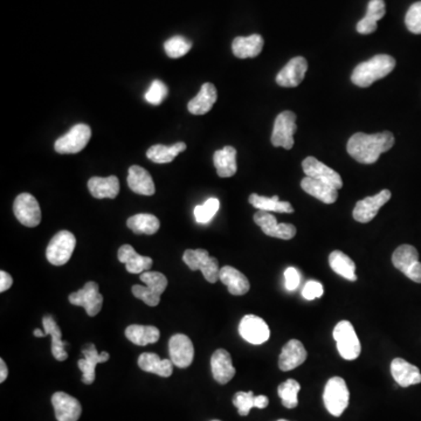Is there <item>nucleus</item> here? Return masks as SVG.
I'll return each mask as SVG.
<instances>
[{"label": "nucleus", "mask_w": 421, "mask_h": 421, "mask_svg": "<svg viewBox=\"0 0 421 421\" xmlns=\"http://www.w3.org/2000/svg\"><path fill=\"white\" fill-rule=\"evenodd\" d=\"M296 115L293 111H282L277 115L274 123L273 134L270 137L274 146H282L290 150L294 146V135L296 132Z\"/></svg>", "instance_id": "1a4fd4ad"}, {"label": "nucleus", "mask_w": 421, "mask_h": 421, "mask_svg": "<svg viewBox=\"0 0 421 421\" xmlns=\"http://www.w3.org/2000/svg\"><path fill=\"white\" fill-rule=\"evenodd\" d=\"M284 279H286V288L290 291H293V290L296 289L297 287L300 286V274H299V270L294 268V267L287 268L286 272H284Z\"/></svg>", "instance_id": "de8ad7c7"}, {"label": "nucleus", "mask_w": 421, "mask_h": 421, "mask_svg": "<svg viewBox=\"0 0 421 421\" xmlns=\"http://www.w3.org/2000/svg\"><path fill=\"white\" fill-rule=\"evenodd\" d=\"M166 96H168V87L165 86V83H163L159 80H155L151 83V86L144 95L145 100L148 101L149 103L153 104V106H158V104L162 103L163 101L165 100Z\"/></svg>", "instance_id": "37998d69"}, {"label": "nucleus", "mask_w": 421, "mask_h": 421, "mask_svg": "<svg viewBox=\"0 0 421 421\" xmlns=\"http://www.w3.org/2000/svg\"><path fill=\"white\" fill-rule=\"evenodd\" d=\"M125 336L136 346H145L158 342L161 332L158 328L152 325H132L125 329Z\"/></svg>", "instance_id": "f704fd0d"}, {"label": "nucleus", "mask_w": 421, "mask_h": 421, "mask_svg": "<svg viewBox=\"0 0 421 421\" xmlns=\"http://www.w3.org/2000/svg\"><path fill=\"white\" fill-rule=\"evenodd\" d=\"M391 196L392 194H391L390 190H383L380 191L379 194H377L376 196L359 201L356 204L353 212H352L353 219L358 221V222H362V224L370 222L373 218L376 217L380 208H383L384 205L390 201Z\"/></svg>", "instance_id": "2eb2a0df"}, {"label": "nucleus", "mask_w": 421, "mask_h": 421, "mask_svg": "<svg viewBox=\"0 0 421 421\" xmlns=\"http://www.w3.org/2000/svg\"><path fill=\"white\" fill-rule=\"evenodd\" d=\"M220 208V201L217 198H210L203 205H198L194 208V218L198 224H208Z\"/></svg>", "instance_id": "79ce46f5"}, {"label": "nucleus", "mask_w": 421, "mask_h": 421, "mask_svg": "<svg viewBox=\"0 0 421 421\" xmlns=\"http://www.w3.org/2000/svg\"><path fill=\"white\" fill-rule=\"evenodd\" d=\"M34 336L35 337H39V339H42V337H45L46 332H42V330H39V329H35Z\"/></svg>", "instance_id": "603ef678"}, {"label": "nucleus", "mask_w": 421, "mask_h": 421, "mask_svg": "<svg viewBox=\"0 0 421 421\" xmlns=\"http://www.w3.org/2000/svg\"><path fill=\"white\" fill-rule=\"evenodd\" d=\"M13 212L19 222L27 227H37L42 221L38 201L30 194H21L15 198Z\"/></svg>", "instance_id": "f8f14e48"}, {"label": "nucleus", "mask_w": 421, "mask_h": 421, "mask_svg": "<svg viewBox=\"0 0 421 421\" xmlns=\"http://www.w3.org/2000/svg\"><path fill=\"white\" fill-rule=\"evenodd\" d=\"M169 353L173 365L180 369H187L194 362V348L192 341L183 334L173 335L170 339Z\"/></svg>", "instance_id": "dca6fc26"}, {"label": "nucleus", "mask_w": 421, "mask_h": 421, "mask_svg": "<svg viewBox=\"0 0 421 421\" xmlns=\"http://www.w3.org/2000/svg\"><path fill=\"white\" fill-rule=\"evenodd\" d=\"M394 144L392 132H384L375 135L357 132L350 137L346 150L352 158L362 164H373L383 152L390 150Z\"/></svg>", "instance_id": "f257e3e1"}, {"label": "nucleus", "mask_w": 421, "mask_h": 421, "mask_svg": "<svg viewBox=\"0 0 421 421\" xmlns=\"http://www.w3.org/2000/svg\"><path fill=\"white\" fill-rule=\"evenodd\" d=\"M128 185L135 194L142 196H152L156 192L151 175L139 165H132L129 169Z\"/></svg>", "instance_id": "cd10ccee"}, {"label": "nucleus", "mask_w": 421, "mask_h": 421, "mask_svg": "<svg viewBox=\"0 0 421 421\" xmlns=\"http://www.w3.org/2000/svg\"><path fill=\"white\" fill-rule=\"evenodd\" d=\"M191 47H192V42L180 35L172 37L164 44L166 54L172 59H178V58L185 56L187 53H189Z\"/></svg>", "instance_id": "a19ab883"}, {"label": "nucleus", "mask_w": 421, "mask_h": 421, "mask_svg": "<svg viewBox=\"0 0 421 421\" xmlns=\"http://www.w3.org/2000/svg\"><path fill=\"white\" fill-rule=\"evenodd\" d=\"M302 168H303L306 176L325 182V183L332 185L337 190L342 189L343 180L339 173L330 169L329 166L325 165L323 163L320 162L315 157H307L304 159L303 163H302Z\"/></svg>", "instance_id": "f3484780"}, {"label": "nucleus", "mask_w": 421, "mask_h": 421, "mask_svg": "<svg viewBox=\"0 0 421 421\" xmlns=\"http://www.w3.org/2000/svg\"><path fill=\"white\" fill-rule=\"evenodd\" d=\"M118 256L120 263H125L129 273H144L152 267L151 258L139 256L130 245L122 246L121 249H118Z\"/></svg>", "instance_id": "b1692460"}, {"label": "nucleus", "mask_w": 421, "mask_h": 421, "mask_svg": "<svg viewBox=\"0 0 421 421\" xmlns=\"http://www.w3.org/2000/svg\"><path fill=\"white\" fill-rule=\"evenodd\" d=\"M76 239L70 231H60L53 237L46 249V258L53 266H63L70 261L75 249Z\"/></svg>", "instance_id": "0eeeda50"}, {"label": "nucleus", "mask_w": 421, "mask_h": 421, "mask_svg": "<svg viewBox=\"0 0 421 421\" xmlns=\"http://www.w3.org/2000/svg\"><path fill=\"white\" fill-rule=\"evenodd\" d=\"M263 49V39L260 34L238 37L232 42V51L239 59L256 58Z\"/></svg>", "instance_id": "bb28decb"}, {"label": "nucleus", "mask_w": 421, "mask_h": 421, "mask_svg": "<svg viewBox=\"0 0 421 421\" xmlns=\"http://www.w3.org/2000/svg\"><path fill=\"white\" fill-rule=\"evenodd\" d=\"M90 137H92V129L89 125H82V123L76 125L67 132L66 135L56 139L54 149L61 155L77 153L86 148Z\"/></svg>", "instance_id": "9d476101"}, {"label": "nucleus", "mask_w": 421, "mask_h": 421, "mask_svg": "<svg viewBox=\"0 0 421 421\" xmlns=\"http://www.w3.org/2000/svg\"><path fill=\"white\" fill-rule=\"evenodd\" d=\"M405 24L408 31L415 34H421V1H417L408 8Z\"/></svg>", "instance_id": "c03bdc74"}, {"label": "nucleus", "mask_w": 421, "mask_h": 421, "mask_svg": "<svg viewBox=\"0 0 421 421\" xmlns=\"http://www.w3.org/2000/svg\"><path fill=\"white\" fill-rule=\"evenodd\" d=\"M142 282L145 283V287L135 284L132 287L134 296L143 301L150 307H156L161 302V295L168 287V279L165 275L159 272H144L141 274Z\"/></svg>", "instance_id": "7ed1b4c3"}, {"label": "nucleus", "mask_w": 421, "mask_h": 421, "mask_svg": "<svg viewBox=\"0 0 421 421\" xmlns=\"http://www.w3.org/2000/svg\"><path fill=\"white\" fill-rule=\"evenodd\" d=\"M88 190L96 199H114L120 194V182L116 176H109L107 178L93 177L88 182Z\"/></svg>", "instance_id": "c85d7f7f"}, {"label": "nucleus", "mask_w": 421, "mask_h": 421, "mask_svg": "<svg viewBox=\"0 0 421 421\" xmlns=\"http://www.w3.org/2000/svg\"><path fill=\"white\" fill-rule=\"evenodd\" d=\"M219 280L224 283L225 286H227L230 294L235 296L245 295L251 288L249 279L241 272L235 270L234 267H222L219 273Z\"/></svg>", "instance_id": "a878e982"}, {"label": "nucleus", "mask_w": 421, "mask_h": 421, "mask_svg": "<svg viewBox=\"0 0 421 421\" xmlns=\"http://www.w3.org/2000/svg\"><path fill=\"white\" fill-rule=\"evenodd\" d=\"M213 163L217 169L218 176L221 178H230L237 172V150L233 146L225 148L214 152Z\"/></svg>", "instance_id": "473e14b6"}, {"label": "nucleus", "mask_w": 421, "mask_h": 421, "mask_svg": "<svg viewBox=\"0 0 421 421\" xmlns=\"http://www.w3.org/2000/svg\"><path fill=\"white\" fill-rule=\"evenodd\" d=\"M396 67V60L387 54L373 56L372 59L365 63H359L351 74L352 83L356 86L366 88L377 80L383 79L389 75Z\"/></svg>", "instance_id": "f03ea898"}, {"label": "nucleus", "mask_w": 421, "mask_h": 421, "mask_svg": "<svg viewBox=\"0 0 421 421\" xmlns=\"http://www.w3.org/2000/svg\"><path fill=\"white\" fill-rule=\"evenodd\" d=\"M42 325L45 329L46 335H51L52 337V353L54 358L59 362H63L68 358L66 348L68 343L63 342V332L60 330L59 325H56L52 316H45L42 318Z\"/></svg>", "instance_id": "72a5a7b5"}, {"label": "nucleus", "mask_w": 421, "mask_h": 421, "mask_svg": "<svg viewBox=\"0 0 421 421\" xmlns=\"http://www.w3.org/2000/svg\"><path fill=\"white\" fill-rule=\"evenodd\" d=\"M215 101H217L215 87L212 83H204L197 96L192 99L187 104V109L191 114L194 115L208 114L215 103Z\"/></svg>", "instance_id": "7c9ffc66"}, {"label": "nucleus", "mask_w": 421, "mask_h": 421, "mask_svg": "<svg viewBox=\"0 0 421 421\" xmlns=\"http://www.w3.org/2000/svg\"><path fill=\"white\" fill-rule=\"evenodd\" d=\"M308 70L307 60L303 56H296L290 60L280 72L277 73V82L286 88L300 86Z\"/></svg>", "instance_id": "6ab92c4d"}, {"label": "nucleus", "mask_w": 421, "mask_h": 421, "mask_svg": "<svg viewBox=\"0 0 421 421\" xmlns=\"http://www.w3.org/2000/svg\"><path fill=\"white\" fill-rule=\"evenodd\" d=\"M307 356V350L304 348L303 344L297 339H291L282 348L280 358H279V367L286 372L291 371V370L302 365L306 362Z\"/></svg>", "instance_id": "5701e85b"}, {"label": "nucleus", "mask_w": 421, "mask_h": 421, "mask_svg": "<svg viewBox=\"0 0 421 421\" xmlns=\"http://www.w3.org/2000/svg\"><path fill=\"white\" fill-rule=\"evenodd\" d=\"M212 421H220V420H212Z\"/></svg>", "instance_id": "5fc2aeb1"}, {"label": "nucleus", "mask_w": 421, "mask_h": 421, "mask_svg": "<svg viewBox=\"0 0 421 421\" xmlns=\"http://www.w3.org/2000/svg\"><path fill=\"white\" fill-rule=\"evenodd\" d=\"M249 204L259 210L266 212H280V213H293L294 208L288 201H280L279 196L272 198L263 197L259 194H253L249 198Z\"/></svg>", "instance_id": "4c0bfd02"}, {"label": "nucleus", "mask_w": 421, "mask_h": 421, "mask_svg": "<svg viewBox=\"0 0 421 421\" xmlns=\"http://www.w3.org/2000/svg\"><path fill=\"white\" fill-rule=\"evenodd\" d=\"M99 290H100L99 284L93 281H89L76 293L70 294L68 300L74 306L84 308L87 315L93 318L100 313L102 304H103V296L101 295Z\"/></svg>", "instance_id": "9b49d317"}, {"label": "nucleus", "mask_w": 421, "mask_h": 421, "mask_svg": "<svg viewBox=\"0 0 421 421\" xmlns=\"http://www.w3.org/2000/svg\"><path fill=\"white\" fill-rule=\"evenodd\" d=\"M139 366L145 372L153 373L164 378H168L172 375V360L161 359L157 353H151V352L142 353L139 358Z\"/></svg>", "instance_id": "c756f323"}, {"label": "nucleus", "mask_w": 421, "mask_h": 421, "mask_svg": "<svg viewBox=\"0 0 421 421\" xmlns=\"http://www.w3.org/2000/svg\"><path fill=\"white\" fill-rule=\"evenodd\" d=\"M210 370L217 383L225 385L230 383L235 376V369L230 352L218 349L210 357Z\"/></svg>", "instance_id": "412c9836"}, {"label": "nucleus", "mask_w": 421, "mask_h": 421, "mask_svg": "<svg viewBox=\"0 0 421 421\" xmlns=\"http://www.w3.org/2000/svg\"><path fill=\"white\" fill-rule=\"evenodd\" d=\"M183 261L191 270H201L206 281L215 283L219 280V263L213 256H210L206 249H187Z\"/></svg>", "instance_id": "423d86ee"}, {"label": "nucleus", "mask_w": 421, "mask_h": 421, "mask_svg": "<svg viewBox=\"0 0 421 421\" xmlns=\"http://www.w3.org/2000/svg\"><path fill=\"white\" fill-rule=\"evenodd\" d=\"M392 263L410 280L421 283V263L415 247L411 245L399 246L392 256Z\"/></svg>", "instance_id": "6e6552de"}, {"label": "nucleus", "mask_w": 421, "mask_h": 421, "mask_svg": "<svg viewBox=\"0 0 421 421\" xmlns=\"http://www.w3.org/2000/svg\"><path fill=\"white\" fill-rule=\"evenodd\" d=\"M82 353L84 358L80 359L77 362V366L83 373L82 383L90 385L95 380V369H96L97 364L107 362L111 358V356L108 352L99 353L93 343L88 344L86 349L82 350Z\"/></svg>", "instance_id": "aec40b11"}, {"label": "nucleus", "mask_w": 421, "mask_h": 421, "mask_svg": "<svg viewBox=\"0 0 421 421\" xmlns=\"http://www.w3.org/2000/svg\"><path fill=\"white\" fill-rule=\"evenodd\" d=\"M301 387L299 382L294 379H288L281 384L277 389V394L280 396L282 405L287 408H295L299 405L297 394L300 392Z\"/></svg>", "instance_id": "ea45409f"}, {"label": "nucleus", "mask_w": 421, "mask_h": 421, "mask_svg": "<svg viewBox=\"0 0 421 421\" xmlns=\"http://www.w3.org/2000/svg\"><path fill=\"white\" fill-rule=\"evenodd\" d=\"M325 293V288L322 286V283L318 281H309L306 283L302 290V296L308 301H313L315 299H320Z\"/></svg>", "instance_id": "49530a36"}, {"label": "nucleus", "mask_w": 421, "mask_h": 421, "mask_svg": "<svg viewBox=\"0 0 421 421\" xmlns=\"http://www.w3.org/2000/svg\"><path fill=\"white\" fill-rule=\"evenodd\" d=\"M8 376V370H7L6 363L4 359H0V383H4Z\"/></svg>", "instance_id": "3c124183"}, {"label": "nucleus", "mask_w": 421, "mask_h": 421, "mask_svg": "<svg viewBox=\"0 0 421 421\" xmlns=\"http://www.w3.org/2000/svg\"><path fill=\"white\" fill-rule=\"evenodd\" d=\"M384 0H370L365 17L358 21L356 30L360 34H371L377 30V23L385 15Z\"/></svg>", "instance_id": "2f4dec72"}, {"label": "nucleus", "mask_w": 421, "mask_h": 421, "mask_svg": "<svg viewBox=\"0 0 421 421\" xmlns=\"http://www.w3.org/2000/svg\"><path fill=\"white\" fill-rule=\"evenodd\" d=\"M12 283H13V279H12L10 274L1 270V272H0V291L4 293V291H6L7 289H10Z\"/></svg>", "instance_id": "09e8293b"}, {"label": "nucleus", "mask_w": 421, "mask_h": 421, "mask_svg": "<svg viewBox=\"0 0 421 421\" xmlns=\"http://www.w3.org/2000/svg\"><path fill=\"white\" fill-rule=\"evenodd\" d=\"M268 404H270V399L266 396H256L254 398V408L263 410L266 408Z\"/></svg>", "instance_id": "8fccbe9b"}, {"label": "nucleus", "mask_w": 421, "mask_h": 421, "mask_svg": "<svg viewBox=\"0 0 421 421\" xmlns=\"http://www.w3.org/2000/svg\"><path fill=\"white\" fill-rule=\"evenodd\" d=\"M301 187L308 194H310L325 204H334L339 198L337 189L311 177L303 178L301 182Z\"/></svg>", "instance_id": "393cba45"}, {"label": "nucleus", "mask_w": 421, "mask_h": 421, "mask_svg": "<svg viewBox=\"0 0 421 421\" xmlns=\"http://www.w3.org/2000/svg\"><path fill=\"white\" fill-rule=\"evenodd\" d=\"M329 265L336 274H339L346 280L352 281V282L357 281L355 263L350 259L349 256H346V253L334 251L329 256Z\"/></svg>", "instance_id": "e433bc0d"}, {"label": "nucleus", "mask_w": 421, "mask_h": 421, "mask_svg": "<svg viewBox=\"0 0 421 421\" xmlns=\"http://www.w3.org/2000/svg\"><path fill=\"white\" fill-rule=\"evenodd\" d=\"M334 339L337 344V350L342 358L346 360H353L358 358L362 351V346L359 342L358 336L356 334L353 325L349 321H341L337 323L334 332Z\"/></svg>", "instance_id": "39448f33"}, {"label": "nucleus", "mask_w": 421, "mask_h": 421, "mask_svg": "<svg viewBox=\"0 0 421 421\" xmlns=\"http://www.w3.org/2000/svg\"><path fill=\"white\" fill-rule=\"evenodd\" d=\"M127 226L136 234L152 235L159 230L158 218L152 214L141 213L132 215L127 221Z\"/></svg>", "instance_id": "58836bf2"}, {"label": "nucleus", "mask_w": 421, "mask_h": 421, "mask_svg": "<svg viewBox=\"0 0 421 421\" xmlns=\"http://www.w3.org/2000/svg\"><path fill=\"white\" fill-rule=\"evenodd\" d=\"M254 221L268 237L290 240L296 235V227L294 225L286 224V222L279 224L277 218L266 210H258L254 214Z\"/></svg>", "instance_id": "4468645a"}, {"label": "nucleus", "mask_w": 421, "mask_h": 421, "mask_svg": "<svg viewBox=\"0 0 421 421\" xmlns=\"http://www.w3.org/2000/svg\"><path fill=\"white\" fill-rule=\"evenodd\" d=\"M185 149H187V144L183 142H178L176 144L170 145V146L156 144L149 149L146 156L152 162L157 163V164H165V163L172 162L176 156L180 155V152L185 151Z\"/></svg>", "instance_id": "c9c22d12"}, {"label": "nucleus", "mask_w": 421, "mask_h": 421, "mask_svg": "<svg viewBox=\"0 0 421 421\" xmlns=\"http://www.w3.org/2000/svg\"><path fill=\"white\" fill-rule=\"evenodd\" d=\"M52 405L58 421H77L82 413L80 401L65 392L53 394Z\"/></svg>", "instance_id": "a211bd4d"}, {"label": "nucleus", "mask_w": 421, "mask_h": 421, "mask_svg": "<svg viewBox=\"0 0 421 421\" xmlns=\"http://www.w3.org/2000/svg\"><path fill=\"white\" fill-rule=\"evenodd\" d=\"M349 398L346 380L341 377H332L328 380L323 392V401L330 415L341 417L349 405Z\"/></svg>", "instance_id": "20e7f679"}, {"label": "nucleus", "mask_w": 421, "mask_h": 421, "mask_svg": "<svg viewBox=\"0 0 421 421\" xmlns=\"http://www.w3.org/2000/svg\"><path fill=\"white\" fill-rule=\"evenodd\" d=\"M239 334L242 339L254 346L263 344L270 337V327L263 318L256 315H246L242 318L239 325Z\"/></svg>", "instance_id": "ddd939ff"}, {"label": "nucleus", "mask_w": 421, "mask_h": 421, "mask_svg": "<svg viewBox=\"0 0 421 421\" xmlns=\"http://www.w3.org/2000/svg\"><path fill=\"white\" fill-rule=\"evenodd\" d=\"M391 373L396 383L401 387L421 383L420 370L403 358H394L391 363Z\"/></svg>", "instance_id": "4be33fe9"}, {"label": "nucleus", "mask_w": 421, "mask_h": 421, "mask_svg": "<svg viewBox=\"0 0 421 421\" xmlns=\"http://www.w3.org/2000/svg\"><path fill=\"white\" fill-rule=\"evenodd\" d=\"M277 421H288V420H284V419H280V420H277Z\"/></svg>", "instance_id": "864d4df0"}, {"label": "nucleus", "mask_w": 421, "mask_h": 421, "mask_svg": "<svg viewBox=\"0 0 421 421\" xmlns=\"http://www.w3.org/2000/svg\"><path fill=\"white\" fill-rule=\"evenodd\" d=\"M254 398L256 396L252 391L235 394L234 398H233V405L238 408L239 415L242 417L249 415L251 410L254 408Z\"/></svg>", "instance_id": "a18cd8bd"}]
</instances>
